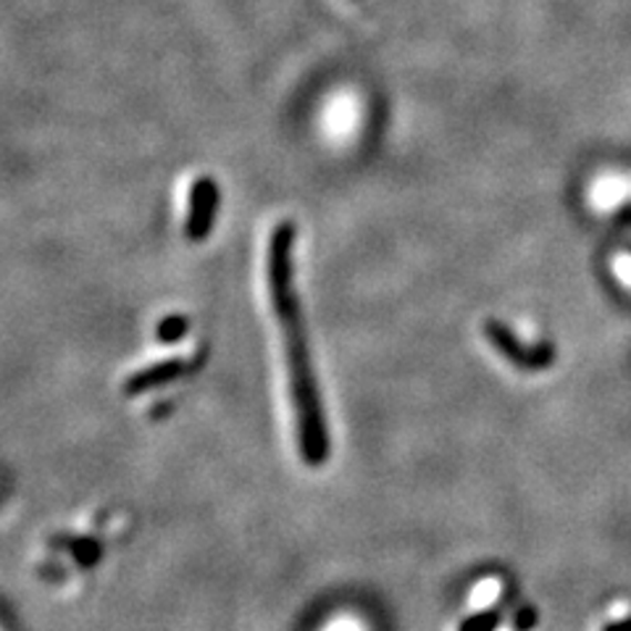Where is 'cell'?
I'll return each mask as SVG.
<instances>
[{"mask_svg":"<svg viewBox=\"0 0 631 631\" xmlns=\"http://www.w3.org/2000/svg\"><path fill=\"white\" fill-rule=\"evenodd\" d=\"M321 631H366V623L355 613H337L321 627Z\"/></svg>","mask_w":631,"mask_h":631,"instance_id":"6","label":"cell"},{"mask_svg":"<svg viewBox=\"0 0 631 631\" xmlns=\"http://www.w3.org/2000/svg\"><path fill=\"white\" fill-rule=\"evenodd\" d=\"M0 631H3V629H0Z\"/></svg>","mask_w":631,"mask_h":631,"instance_id":"11","label":"cell"},{"mask_svg":"<svg viewBox=\"0 0 631 631\" xmlns=\"http://www.w3.org/2000/svg\"><path fill=\"white\" fill-rule=\"evenodd\" d=\"M487 337H489V342L495 345L497 353H503L505 358H508V361H514L516 366L539 369V366H547V363H550V350L524 345V342L516 340V334L510 332V329L497 324V321H489L487 324Z\"/></svg>","mask_w":631,"mask_h":631,"instance_id":"2","label":"cell"},{"mask_svg":"<svg viewBox=\"0 0 631 631\" xmlns=\"http://www.w3.org/2000/svg\"><path fill=\"white\" fill-rule=\"evenodd\" d=\"M187 329V321L182 319V316H168V319L161 324L158 329V334H161V340H177V337L185 332Z\"/></svg>","mask_w":631,"mask_h":631,"instance_id":"7","label":"cell"},{"mask_svg":"<svg viewBox=\"0 0 631 631\" xmlns=\"http://www.w3.org/2000/svg\"><path fill=\"white\" fill-rule=\"evenodd\" d=\"M500 594H503V581L497 577H487V579L476 581L472 594H468L466 608L472 610V613H482V610L493 608L495 602L500 600Z\"/></svg>","mask_w":631,"mask_h":631,"instance_id":"5","label":"cell"},{"mask_svg":"<svg viewBox=\"0 0 631 631\" xmlns=\"http://www.w3.org/2000/svg\"><path fill=\"white\" fill-rule=\"evenodd\" d=\"M613 269H616V277H619L627 287H631V256H627V252L616 256L613 258Z\"/></svg>","mask_w":631,"mask_h":631,"instance_id":"8","label":"cell"},{"mask_svg":"<svg viewBox=\"0 0 631 631\" xmlns=\"http://www.w3.org/2000/svg\"><path fill=\"white\" fill-rule=\"evenodd\" d=\"M610 610H613V613H608V616H610V619H616V621L627 619V616H629V606H627V602H616V606L610 608Z\"/></svg>","mask_w":631,"mask_h":631,"instance_id":"9","label":"cell"},{"mask_svg":"<svg viewBox=\"0 0 631 631\" xmlns=\"http://www.w3.org/2000/svg\"><path fill=\"white\" fill-rule=\"evenodd\" d=\"M294 240H298V231H294L292 221H279L271 229L269 242H266V285H269V300L285 353L287 387H290V405L300 458L308 466H321L329 455V434L324 408H321L319 384H316V374L311 369V353H308L298 287H294Z\"/></svg>","mask_w":631,"mask_h":631,"instance_id":"1","label":"cell"},{"mask_svg":"<svg viewBox=\"0 0 631 631\" xmlns=\"http://www.w3.org/2000/svg\"><path fill=\"white\" fill-rule=\"evenodd\" d=\"M589 203L598 214H613L623 203H631V174H606L589 189Z\"/></svg>","mask_w":631,"mask_h":631,"instance_id":"3","label":"cell"},{"mask_svg":"<svg viewBox=\"0 0 631 631\" xmlns=\"http://www.w3.org/2000/svg\"><path fill=\"white\" fill-rule=\"evenodd\" d=\"M495 631H514V629H508V627H500V629H495Z\"/></svg>","mask_w":631,"mask_h":631,"instance_id":"10","label":"cell"},{"mask_svg":"<svg viewBox=\"0 0 631 631\" xmlns=\"http://www.w3.org/2000/svg\"><path fill=\"white\" fill-rule=\"evenodd\" d=\"M193 214L187 221V237L193 240H203L206 229L214 224V210H216V185L214 179H198L193 187V203H189Z\"/></svg>","mask_w":631,"mask_h":631,"instance_id":"4","label":"cell"}]
</instances>
